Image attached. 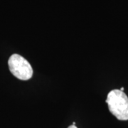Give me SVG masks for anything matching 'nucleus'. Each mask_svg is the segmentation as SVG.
Returning a JSON list of instances; mask_svg holds the SVG:
<instances>
[{"instance_id": "7ed1b4c3", "label": "nucleus", "mask_w": 128, "mask_h": 128, "mask_svg": "<svg viewBox=\"0 0 128 128\" xmlns=\"http://www.w3.org/2000/svg\"><path fill=\"white\" fill-rule=\"evenodd\" d=\"M68 128H77L76 126H75V125H73V124H72V125L69 126V127Z\"/></svg>"}, {"instance_id": "f257e3e1", "label": "nucleus", "mask_w": 128, "mask_h": 128, "mask_svg": "<svg viewBox=\"0 0 128 128\" xmlns=\"http://www.w3.org/2000/svg\"><path fill=\"white\" fill-rule=\"evenodd\" d=\"M110 112L119 120H128V97L120 90H112L106 99Z\"/></svg>"}, {"instance_id": "f03ea898", "label": "nucleus", "mask_w": 128, "mask_h": 128, "mask_svg": "<svg viewBox=\"0 0 128 128\" xmlns=\"http://www.w3.org/2000/svg\"><path fill=\"white\" fill-rule=\"evenodd\" d=\"M10 72L16 78L22 80H28L33 76V68L26 58L18 54H13L8 60Z\"/></svg>"}, {"instance_id": "39448f33", "label": "nucleus", "mask_w": 128, "mask_h": 128, "mask_svg": "<svg viewBox=\"0 0 128 128\" xmlns=\"http://www.w3.org/2000/svg\"><path fill=\"white\" fill-rule=\"evenodd\" d=\"M75 124H76V122H73V125H75Z\"/></svg>"}, {"instance_id": "20e7f679", "label": "nucleus", "mask_w": 128, "mask_h": 128, "mask_svg": "<svg viewBox=\"0 0 128 128\" xmlns=\"http://www.w3.org/2000/svg\"><path fill=\"white\" fill-rule=\"evenodd\" d=\"M124 88L123 87H122L121 88H120V90H121V91H124Z\"/></svg>"}]
</instances>
